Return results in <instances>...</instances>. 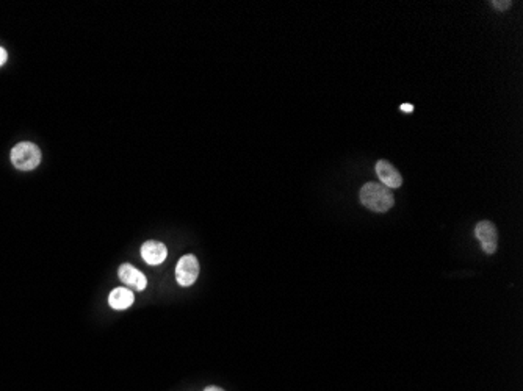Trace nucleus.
Returning a JSON list of instances; mask_svg holds the SVG:
<instances>
[{
	"label": "nucleus",
	"mask_w": 523,
	"mask_h": 391,
	"mask_svg": "<svg viewBox=\"0 0 523 391\" xmlns=\"http://www.w3.org/2000/svg\"><path fill=\"white\" fill-rule=\"evenodd\" d=\"M475 237L480 239L481 248L487 255L495 254L498 246V232L491 221H481L475 227Z\"/></svg>",
	"instance_id": "obj_4"
},
{
	"label": "nucleus",
	"mask_w": 523,
	"mask_h": 391,
	"mask_svg": "<svg viewBox=\"0 0 523 391\" xmlns=\"http://www.w3.org/2000/svg\"><path fill=\"white\" fill-rule=\"evenodd\" d=\"M135 296L129 288H116L109 296V304L115 310H126L133 304Z\"/></svg>",
	"instance_id": "obj_8"
},
{
	"label": "nucleus",
	"mask_w": 523,
	"mask_h": 391,
	"mask_svg": "<svg viewBox=\"0 0 523 391\" xmlns=\"http://www.w3.org/2000/svg\"><path fill=\"white\" fill-rule=\"evenodd\" d=\"M204 391H224V390L218 388V387H207Z\"/></svg>",
	"instance_id": "obj_12"
},
{
	"label": "nucleus",
	"mask_w": 523,
	"mask_h": 391,
	"mask_svg": "<svg viewBox=\"0 0 523 391\" xmlns=\"http://www.w3.org/2000/svg\"><path fill=\"white\" fill-rule=\"evenodd\" d=\"M400 110H401V111H406V113H412V111H414V105H410V104H403V105H400Z\"/></svg>",
	"instance_id": "obj_10"
},
{
	"label": "nucleus",
	"mask_w": 523,
	"mask_h": 391,
	"mask_svg": "<svg viewBox=\"0 0 523 391\" xmlns=\"http://www.w3.org/2000/svg\"><path fill=\"white\" fill-rule=\"evenodd\" d=\"M118 276H120V281L126 285V287L133 289V292H143L146 285H148V279L144 277V274L129 263H124L120 266Z\"/></svg>",
	"instance_id": "obj_5"
},
{
	"label": "nucleus",
	"mask_w": 523,
	"mask_h": 391,
	"mask_svg": "<svg viewBox=\"0 0 523 391\" xmlns=\"http://www.w3.org/2000/svg\"><path fill=\"white\" fill-rule=\"evenodd\" d=\"M511 3H513V2H509V0H506V2H500V0H493V2H492V5H493V8H495V10H508V8L511 7Z\"/></svg>",
	"instance_id": "obj_9"
},
{
	"label": "nucleus",
	"mask_w": 523,
	"mask_h": 391,
	"mask_svg": "<svg viewBox=\"0 0 523 391\" xmlns=\"http://www.w3.org/2000/svg\"><path fill=\"white\" fill-rule=\"evenodd\" d=\"M361 202L371 211L384 213L395 205V196L390 188L381 185V183L368 182L361 188Z\"/></svg>",
	"instance_id": "obj_1"
},
{
	"label": "nucleus",
	"mask_w": 523,
	"mask_h": 391,
	"mask_svg": "<svg viewBox=\"0 0 523 391\" xmlns=\"http://www.w3.org/2000/svg\"><path fill=\"white\" fill-rule=\"evenodd\" d=\"M376 174H378L382 185L387 188H400L403 185V177L400 172L397 171V167L387 160H379L376 163Z\"/></svg>",
	"instance_id": "obj_6"
},
{
	"label": "nucleus",
	"mask_w": 523,
	"mask_h": 391,
	"mask_svg": "<svg viewBox=\"0 0 523 391\" xmlns=\"http://www.w3.org/2000/svg\"><path fill=\"white\" fill-rule=\"evenodd\" d=\"M168 249L166 246L160 241H146L142 246V257L148 265H162L166 260Z\"/></svg>",
	"instance_id": "obj_7"
},
{
	"label": "nucleus",
	"mask_w": 523,
	"mask_h": 391,
	"mask_svg": "<svg viewBox=\"0 0 523 391\" xmlns=\"http://www.w3.org/2000/svg\"><path fill=\"white\" fill-rule=\"evenodd\" d=\"M11 161L16 169L32 171L41 163V150L33 143H19L11 150Z\"/></svg>",
	"instance_id": "obj_2"
},
{
	"label": "nucleus",
	"mask_w": 523,
	"mask_h": 391,
	"mask_svg": "<svg viewBox=\"0 0 523 391\" xmlns=\"http://www.w3.org/2000/svg\"><path fill=\"white\" fill-rule=\"evenodd\" d=\"M5 61H7V52H5V49L0 47V66H2Z\"/></svg>",
	"instance_id": "obj_11"
},
{
	"label": "nucleus",
	"mask_w": 523,
	"mask_h": 391,
	"mask_svg": "<svg viewBox=\"0 0 523 391\" xmlns=\"http://www.w3.org/2000/svg\"><path fill=\"white\" fill-rule=\"evenodd\" d=\"M199 276V261L194 255H183L176 266V281L182 287H191Z\"/></svg>",
	"instance_id": "obj_3"
}]
</instances>
